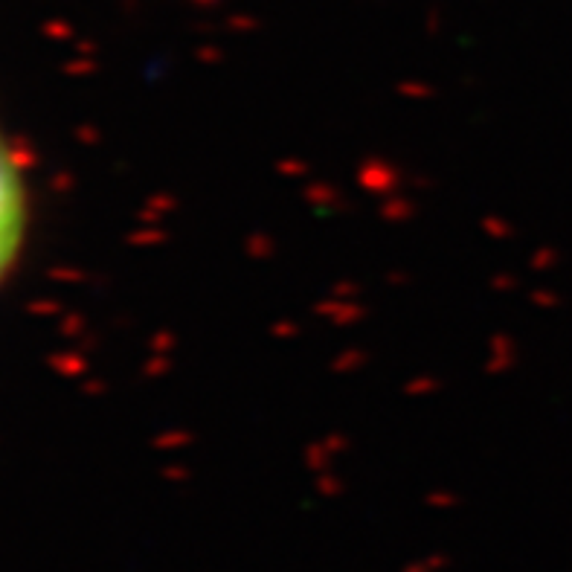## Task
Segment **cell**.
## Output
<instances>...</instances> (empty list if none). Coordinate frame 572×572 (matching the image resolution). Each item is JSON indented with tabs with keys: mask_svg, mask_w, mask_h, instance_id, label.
I'll use <instances>...</instances> for the list:
<instances>
[{
	"mask_svg": "<svg viewBox=\"0 0 572 572\" xmlns=\"http://www.w3.org/2000/svg\"><path fill=\"white\" fill-rule=\"evenodd\" d=\"M27 230V192L18 166L0 137V276L15 261Z\"/></svg>",
	"mask_w": 572,
	"mask_h": 572,
	"instance_id": "obj_1",
	"label": "cell"
}]
</instances>
